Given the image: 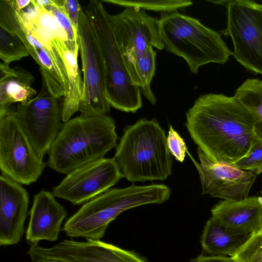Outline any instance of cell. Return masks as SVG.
Here are the masks:
<instances>
[{
    "instance_id": "cell-1",
    "label": "cell",
    "mask_w": 262,
    "mask_h": 262,
    "mask_svg": "<svg viewBox=\"0 0 262 262\" xmlns=\"http://www.w3.org/2000/svg\"><path fill=\"white\" fill-rule=\"evenodd\" d=\"M186 116L191 138L214 163L232 165L247 156L259 141L252 115L234 96L202 95Z\"/></svg>"
},
{
    "instance_id": "cell-2",
    "label": "cell",
    "mask_w": 262,
    "mask_h": 262,
    "mask_svg": "<svg viewBox=\"0 0 262 262\" xmlns=\"http://www.w3.org/2000/svg\"><path fill=\"white\" fill-rule=\"evenodd\" d=\"M115 129V121L107 115H80L64 122L48 153V166L67 175L103 158L117 146Z\"/></svg>"
},
{
    "instance_id": "cell-3",
    "label": "cell",
    "mask_w": 262,
    "mask_h": 262,
    "mask_svg": "<svg viewBox=\"0 0 262 262\" xmlns=\"http://www.w3.org/2000/svg\"><path fill=\"white\" fill-rule=\"evenodd\" d=\"M114 158L122 177L132 183L164 180L172 172L167 137L155 119H140L126 126Z\"/></svg>"
},
{
    "instance_id": "cell-4",
    "label": "cell",
    "mask_w": 262,
    "mask_h": 262,
    "mask_svg": "<svg viewBox=\"0 0 262 262\" xmlns=\"http://www.w3.org/2000/svg\"><path fill=\"white\" fill-rule=\"evenodd\" d=\"M170 195V188L164 184L110 189L84 203L67 220L62 230L72 238L100 239L109 224L122 212L143 205L163 203Z\"/></svg>"
},
{
    "instance_id": "cell-5",
    "label": "cell",
    "mask_w": 262,
    "mask_h": 262,
    "mask_svg": "<svg viewBox=\"0 0 262 262\" xmlns=\"http://www.w3.org/2000/svg\"><path fill=\"white\" fill-rule=\"evenodd\" d=\"M159 31L166 51L183 58L194 74L209 63H225L232 55L219 32L178 11L161 14Z\"/></svg>"
},
{
    "instance_id": "cell-6",
    "label": "cell",
    "mask_w": 262,
    "mask_h": 262,
    "mask_svg": "<svg viewBox=\"0 0 262 262\" xmlns=\"http://www.w3.org/2000/svg\"><path fill=\"white\" fill-rule=\"evenodd\" d=\"M95 30L103 54L106 72V94L111 106L135 113L142 107L140 89L132 82L125 68L110 21L101 1L91 0L83 8Z\"/></svg>"
},
{
    "instance_id": "cell-7",
    "label": "cell",
    "mask_w": 262,
    "mask_h": 262,
    "mask_svg": "<svg viewBox=\"0 0 262 262\" xmlns=\"http://www.w3.org/2000/svg\"><path fill=\"white\" fill-rule=\"evenodd\" d=\"M208 1L227 8V27L219 33L231 37L234 58L246 70L262 75V4L248 0Z\"/></svg>"
},
{
    "instance_id": "cell-8",
    "label": "cell",
    "mask_w": 262,
    "mask_h": 262,
    "mask_svg": "<svg viewBox=\"0 0 262 262\" xmlns=\"http://www.w3.org/2000/svg\"><path fill=\"white\" fill-rule=\"evenodd\" d=\"M78 39L84 84L79 107L80 115H107L111 105L106 98L104 60L94 27L83 8L80 12Z\"/></svg>"
},
{
    "instance_id": "cell-9",
    "label": "cell",
    "mask_w": 262,
    "mask_h": 262,
    "mask_svg": "<svg viewBox=\"0 0 262 262\" xmlns=\"http://www.w3.org/2000/svg\"><path fill=\"white\" fill-rule=\"evenodd\" d=\"M11 108L0 116L2 174L29 185L41 176L47 164L37 154Z\"/></svg>"
},
{
    "instance_id": "cell-10",
    "label": "cell",
    "mask_w": 262,
    "mask_h": 262,
    "mask_svg": "<svg viewBox=\"0 0 262 262\" xmlns=\"http://www.w3.org/2000/svg\"><path fill=\"white\" fill-rule=\"evenodd\" d=\"M63 97L52 94L45 80L38 94L17 104L15 116L37 155L42 159L57 137L62 124Z\"/></svg>"
},
{
    "instance_id": "cell-11",
    "label": "cell",
    "mask_w": 262,
    "mask_h": 262,
    "mask_svg": "<svg viewBox=\"0 0 262 262\" xmlns=\"http://www.w3.org/2000/svg\"><path fill=\"white\" fill-rule=\"evenodd\" d=\"M110 21L125 66L135 62L149 47L164 48L159 31V19L144 10L126 7L116 15L110 14Z\"/></svg>"
},
{
    "instance_id": "cell-12",
    "label": "cell",
    "mask_w": 262,
    "mask_h": 262,
    "mask_svg": "<svg viewBox=\"0 0 262 262\" xmlns=\"http://www.w3.org/2000/svg\"><path fill=\"white\" fill-rule=\"evenodd\" d=\"M16 12L25 33L35 39L50 58L66 96L69 81L64 54L67 50H70L67 33L52 14L34 0L24 10H16Z\"/></svg>"
},
{
    "instance_id": "cell-13",
    "label": "cell",
    "mask_w": 262,
    "mask_h": 262,
    "mask_svg": "<svg viewBox=\"0 0 262 262\" xmlns=\"http://www.w3.org/2000/svg\"><path fill=\"white\" fill-rule=\"evenodd\" d=\"M122 178L115 159L103 158L67 174L52 193L55 197L80 205L110 189Z\"/></svg>"
},
{
    "instance_id": "cell-14",
    "label": "cell",
    "mask_w": 262,
    "mask_h": 262,
    "mask_svg": "<svg viewBox=\"0 0 262 262\" xmlns=\"http://www.w3.org/2000/svg\"><path fill=\"white\" fill-rule=\"evenodd\" d=\"M200 163L194 161L201 179L202 194L224 200L239 201L248 196L256 174L232 165L216 163L198 148Z\"/></svg>"
},
{
    "instance_id": "cell-15",
    "label": "cell",
    "mask_w": 262,
    "mask_h": 262,
    "mask_svg": "<svg viewBox=\"0 0 262 262\" xmlns=\"http://www.w3.org/2000/svg\"><path fill=\"white\" fill-rule=\"evenodd\" d=\"M29 195L20 184L0 177V245L17 244L24 233Z\"/></svg>"
},
{
    "instance_id": "cell-16",
    "label": "cell",
    "mask_w": 262,
    "mask_h": 262,
    "mask_svg": "<svg viewBox=\"0 0 262 262\" xmlns=\"http://www.w3.org/2000/svg\"><path fill=\"white\" fill-rule=\"evenodd\" d=\"M66 209L55 199L52 192L41 190L34 196L30 221L26 232L28 243L38 244L41 240L55 242L58 238Z\"/></svg>"
},
{
    "instance_id": "cell-17",
    "label": "cell",
    "mask_w": 262,
    "mask_h": 262,
    "mask_svg": "<svg viewBox=\"0 0 262 262\" xmlns=\"http://www.w3.org/2000/svg\"><path fill=\"white\" fill-rule=\"evenodd\" d=\"M212 217L234 231L251 234L260 230L262 197H247L239 201L223 200L211 210Z\"/></svg>"
},
{
    "instance_id": "cell-18",
    "label": "cell",
    "mask_w": 262,
    "mask_h": 262,
    "mask_svg": "<svg viewBox=\"0 0 262 262\" xmlns=\"http://www.w3.org/2000/svg\"><path fill=\"white\" fill-rule=\"evenodd\" d=\"M34 77L28 71L16 67L11 68L0 63V116L16 102L25 103L32 98L36 91L31 85Z\"/></svg>"
},
{
    "instance_id": "cell-19",
    "label": "cell",
    "mask_w": 262,
    "mask_h": 262,
    "mask_svg": "<svg viewBox=\"0 0 262 262\" xmlns=\"http://www.w3.org/2000/svg\"><path fill=\"white\" fill-rule=\"evenodd\" d=\"M250 235L229 229L211 216L204 226L200 243L203 251L209 255L231 257Z\"/></svg>"
},
{
    "instance_id": "cell-20",
    "label": "cell",
    "mask_w": 262,
    "mask_h": 262,
    "mask_svg": "<svg viewBox=\"0 0 262 262\" xmlns=\"http://www.w3.org/2000/svg\"><path fill=\"white\" fill-rule=\"evenodd\" d=\"M78 54L67 50L64 54L66 65L68 75L69 90L63 97L62 121L64 122L79 111L80 103L83 95V81L78 63Z\"/></svg>"
},
{
    "instance_id": "cell-21",
    "label": "cell",
    "mask_w": 262,
    "mask_h": 262,
    "mask_svg": "<svg viewBox=\"0 0 262 262\" xmlns=\"http://www.w3.org/2000/svg\"><path fill=\"white\" fill-rule=\"evenodd\" d=\"M156 52L149 47L143 56L133 64L125 66L133 83L138 87L141 93L155 105L156 97L151 91L150 83L156 70Z\"/></svg>"
},
{
    "instance_id": "cell-22",
    "label": "cell",
    "mask_w": 262,
    "mask_h": 262,
    "mask_svg": "<svg viewBox=\"0 0 262 262\" xmlns=\"http://www.w3.org/2000/svg\"><path fill=\"white\" fill-rule=\"evenodd\" d=\"M234 96L252 115L255 135L262 142V80L247 79L236 90Z\"/></svg>"
},
{
    "instance_id": "cell-23",
    "label": "cell",
    "mask_w": 262,
    "mask_h": 262,
    "mask_svg": "<svg viewBox=\"0 0 262 262\" xmlns=\"http://www.w3.org/2000/svg\"><path fill=\"white\" fill-rule=\"evenodd\" d=\"M101 2L125 8L135 7L162 13L177 11L193 4L192 2L188 0H101Z\"/></svg>"
},
{
    "instance_id": "cell-24",
    "label": "cell",
    "mask_w": 262,
    "mask_h": 262,
    "mask_svg": "<svg viewBox=\"0 0 262 262\" xmlns=\"http://www.w3.org/2000/svg\"><path fill=\"white\" fill-rule=\"evenodd\" d=\"M30 55L23 41L15 33L0 26V58L9 64Z\"/></svg>"
},
{
    "instance_id": "cell-25",
    "label": "cell",
    "mask_w": 262,
    "mask_h": 262,
    "mask_svg": "<svg viewBox=\"0 0 262 262\" xmlns=\"http://www.w3.org/2000/svg\"><path fill=\"white\" fill-rule=\"evenodd\" d=\"M231 257L236 262H262V232L258 231L251 233Z\"/></svg>"
},
{
    "instance_id": "cell-26",
    "label": "cell",
    "mask_w": 262,
    "mask_h": 262,
    "mask_svg": "<svg viewBox=\"0 0 262 262\" xmlns=\"http://www.w3.org/2000/svg\"><path fill=\"white\" fill-rule=\"evenodd\" d=\"M44 7L52 14L57 24L67 33L70 50L78 54V31L72 26L57 0H51L50 3Z\"/></svg>"
},
{
    "instance_id": "cell-27",
    "label": "cell",
    "mask_w": 262,
    "mask_h": 262,
    "mask_svg": "<svg viewBox=\"0 0 262 262\" xmlns=\"http://www.w3.org/2000/svg\"><path fill=\"white\" fill-rule=\"evenodd\" d=\"M232 165L255 174L262 173V142L259 141L247 156Z\"/></svg>"
},
{
    "instance_id": "cell-28",
    "label": "cell",
    "mask_w": 262,
    "mask_h": 262,
    "mask_svg": "<svg viewBox=\"0 0 262 262\" xmlns=\"http://www.w3.org/2000/svg\"><path fill=\"white\" fill-rule=\"evenodd\" d=\"M167 145L170 154L177 161L183 162L187 151L186 145L183 139L171 125H169L167 137Z\"/></svg>"
},
{
    "instance_id": "cell-29",
    "label": "cell",
    "mask_w": 262,
    "mask_h": 262,
    "mask_svg": "<svg viewBox=\"0 0 262 262\" xmlns=\"http://www.w3.org/2000/svg\"><path fill=\"white\" fill-rule=\"evenodd\" d=\"M72 26L78 31L80 12L82 9L76 0H57Z\"/></svg>"
},
{
    "instance_id": "cell-30",
    "label": "cell",
    "mask_w": 262,
    "mask_h": 262,
    "mask_svg": "<svg viewBox=\"0 0 262 262\" xmlns=\"http://www.w3.org/2000/svg\"><path fill=\"white\" fill-rule=\"evenodd\" d=\"M190 262H236L231 257L222 255L201 254L190 260Z\"/></svg>"
},
{
    "instance_id": "cell-31",
    "label": "cell",
    "mask_w": 262,
    "mask_h": 262,
    "mask_svg": "<svg viewBox=\"0 0 262 262\" xmlns=\"http://www.w3.org/2000/svg\"><path fill=\"white\" fill-rule=\"evenodd\" d=\"M16 9L18 11L24 10L31 3L32 0H13Z\"/></svg>"
},
{
    "instance_id": "cell-32",
    "label": "cell",
    "mask_w": 262,
    "mask_h": 262,
    "mask_svg": "<svg viewBox=\"0 0 262 262\" xmlns=\"http://www.w3.org/2000/svg\"><path fill=\"white\" fill-rule=\"evenodd\" d=\"M259 227L260 230H259L260 232H262V214L260 217L259 219Z\"/></svg>"
},
{
    "instance_id": "cell-33",
    "label": "cell",
    "mask_w": 262,
    "mask_h": 262,
    "mask_svg": "<svg viewBox=\"0 0 262 262\" xmlns=\"http://www.w3.org/2000/svg\"><path fill=\"white\" fill-rule=\"evenodd\" d=\"M43 262H67V261L59 260H48L44 261Z\"/></svg>"
},
{
    "instance_id": "cell-34",
    "label": "cell",
    "mask_w": 262,
    "mask_h": 262,
    "mask_svg": "<svg viewBox=\"0 0 262 262\" xmlns=\"http://www.w3.org/2000/svg\"><path fill=\"white\" fill-rule=\"evenodd\" d=\"M261 193H262V191H261Z\"/></svg>"
}]
</instances>
